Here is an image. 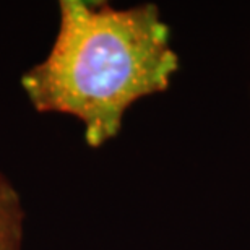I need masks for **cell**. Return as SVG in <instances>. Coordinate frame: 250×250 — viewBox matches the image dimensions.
Masks as SVG:
<instances>
[{"instance_id":"1","label":"cell","mask_w":250,"mask_h":250,"mask_svg":"<svg viewBox=\"0 0 250 250\" xmlns=\"http://www.w3.org/2000/svg\"><path fill=\"white\" fill-rule=\"evenodd\" d=\"M177 70L156 5L61 0L51 51L20 83L38 112L78 119L86 145L99 148L121 133L130 106L166 91Z\"/></svg>"},{"instance_id":"2","label":"cell","mask_w":250,"mask_h":250,"mask_svg":"<svg viewBox=\"0 0 250 250\" xmlns=\"http://www.w3.org/2000/svg\"><path fill=\"white\" fill-rule=\"evenodd\" d=\"M24 241V209L18 190L0 172V250H21Z\"/></svg>"}]
</instances>
